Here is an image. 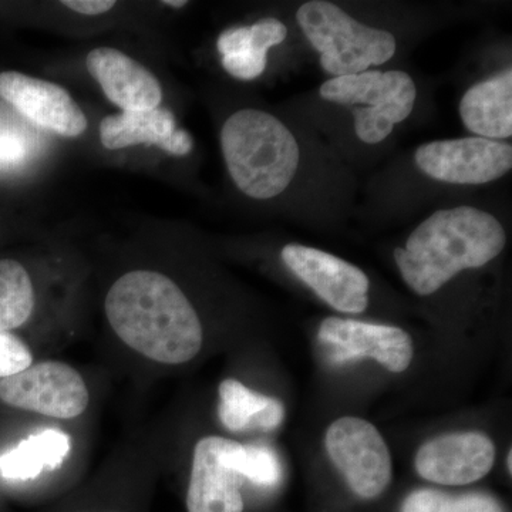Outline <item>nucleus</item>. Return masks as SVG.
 Segmentation results:
<instances>
[{
    "mask_svg": "<svg viewBox=\"0 0 512 512\" xmlns=\"http://www.w3.org/2000/svg\"><path fill=\"white\" fill-rule=\"evenodd\" d=\"M104 311L117 338L141 356L177 366L200 353L204 332L190 299L170 276L150 269L121 275Z\"/></svg>",
    "mask_w": 512,
    "mask_h": 512,
    "instance_id": "f257e3e1",
    "label": "nucleus"
},
{
    "mask_svg": "<svg viewBox=\"0 0 512 512\" xmlns=\"http://www.w3.org/2000/svg\"><path fill=\"white\" fill-rule=\"evenodd\" d=\"M507 235L493 215L473 207L434 212L406 245L394 249L404 282L420 296L433 295L464 269L480 268L503 252Z\"/></svg>",
    "mask_w": 512,
    "mask_h": 512,
    "instance_id": "f03ea898",
    "label": "nucleus"
},
{
    "mask_svg": "<svg viewBox=\"0 0 512 512\" xmlns=\"http://www.w3.org/2000/svg\"><path fill=\"white\" fill-rule=\"evenodd\" d=\"M221 148L232 181L255 200L282 194L301 160L291 130L272 114L256 109L239 110L225 121Z\"/></svg>",
    "mask_w": 512,
    "mask_h": 512,
    "instance_id": "7ed1b4c3",
    "label": "nucleus"
},
{
    "mask_svg": "<svg viewBox=\"0 0 512 512\" xmlns=\"http://www.w3.org/2000/svg\"><path fill=\"white\" fill-rule=\"evenodd\" d=\"M296 20L318 50L323 69L335 77L367 72L389 62L396 53L392 33L363 25L325 0L303 3Z\"/></svg>",
    "mask_w": 512,
    "mask_h": 512,
    "instance_id": "20e7f679",
    "label": "nucleus"
},
{
    "mask_svg": "<svg viewBox=\"0 0 512 512\" xmlns=\"http://www.w3.org/2000/svg\"><path fill=\"white\" fill-rule=\"evenodd\" d=\"M320 96L353 107L356 136L377 144L412 114L417 89L409 74L390 70L333 77L320 86Z\"/></svg>",
    "mask_w": 512,
    "mask_h": 512,
    "instance_id": "39448f33",
    "label": "nucleus"
},
{
    "mask_svg": "<svg viewBox=\"0 0 512 512\" xmlns=\"http://www.w3.org/2000/svg\"><path fill=\"white\" fill-rule=\"evenodd\" d=\"M0 400L15 409L70 420L86 412L90 393L74 367L46 360L0 380Z\"/></svg>",
    "mask_w": 512,
    "mask_h": 512,
    "instance_id": "423d86ee",
    "label": "nucleus"
},
{
    "mask_svg": "<svg viewBox=\"0 0 512 512\" xmlns=\"http://www.w3.org/2000/svg\"><path fill=\"white\" fill-rule=\"evenodd\" d=\"M326 450L353 491L375 498L392 480V457L379 431L359 417H342L326 433Z\"/></svg>",
    "mask_w": 512,
    "mask_h": 512,
    "instance_id": "0eeeda50",
    "label": "nucleus"
},
{
    "mask_svg": "<svg viewBox=\"0 0 512 512\" xmlns=\"http://www.w3.org/2000/svg\"><path fill=\"white\" fill-rule=\"evenodd\" d=\"M417 167L437 181L480 185L504 177L512 168V147L481 137L431 141L414 154Z\"/></svg>",
    "mask_w": 512,
    "mask_h": 512,
    "instance_id": "6e6552de",
    "label": "nucleus"
},
{
    "mask_svg": "<svg viewBox=\"0 0 512 512\" xmlns=\"http://www.w3.org/2000/svg\"><path fill=\"white\" fill-rule=\"evenodd\" d=\"M282 259L293 274L336 311H366L370 282L362 269L328 252L298 244L286 245Z\"/></svg>",
    "mask_w": 512,
    "mask_h": 512,
    "instance_id": "1a4fd4ad",
    "label": "nucleus"
},
{
    "mask_svg": "<svg viewBox=\"0 0 512 512\" xmlns=\"http://www.w3.org/2000/svg\"><path fill=\"white\" fill-rule=\"evenodd\" d=\"M0 97L43 130L67 138L82 136L87 130L86 114L59 84L19 72H3Z\"/></svg>",
    "mask_w": 512,
    "mask_h": 512,
    "instance_id": "9d476101",
    "label": "nucleus"
},
{
    "mask_svg": "<svg viewBox=\"0 0 512 512\" xmlns=\"http://www.w3.org/2000/svg\"><path fill=\"white\" fill-rule=\"evenodd\" d=\"M319 339L332 348V360L338 363L370 357L390 372L400 373L413 359L412 338L394 326L328 318L320 326Z\"/></svg>",
    "mask_w": 512,
    "mask_h": 512,
    "instance_id": "9b49d317",
    "label": "nucleus"
},
{
    "mask_svg": "<svg viewBox=\"0 0 512 512\" xmlns=\"http://www.w3.org/2000/svg\"><path fill=\"white\" fill-rule=\"evenodd\" d=\"M495 447L490 437L477 431L453 433L427 441L416 456L421 477L431 483H476L493 468Z\"/></svg>",
    "mask_w": 512,
    "mask_h": 512,
    "instance_id": "f8f14e48",
    "label": "nucleus"
},
{
    "mask_svg": "<svg viewBox=\"0 0 512 512\" xmlns=\"http://www.w3.org/2000/svg\"><path fill=\"white\" fill-rule=\"evenodd\" d=\"M86 66L104 96L123 111L153 110L163 101L156 76L143 64L113 47H97L86 57Z\"/></svg>",
    "mask_w": 512,
    "mask_h": 512,
    "instance_id": "ddd939ff",
    "label": "nucleus"
},
{
    "mask_svg": "<svg viewBox=\"0 0 512 512\" xmlns=\"http://www.w3.org/2000/svg\"><path fill=\"white\" fill-rule=\"evenodd\" d=\"M100 140L107 150H123L147 144L178 157L187 156L194 147L190 133L178 128L174 114L164 107L121 111L104 117L100 123Z\"/></svg>",
    "mask_w": 512,
    "mask_h": 512,
    "instance_id": "4468645a",
    "label": "nucleus"
},
{
    "mask_svg": "<svg viewBox=\"0 0 512 512\" xmlns=\"http://www.w3.org/2000/svg\"><path fill=\"white\" fill-rule=\"evenodd\" d=\"M222 437L198 441L192 457L188 512H242L239 476L222 461Z\"/></svg>",
    "mask_w": 512,
    "mask_h": 512,
    "instance_id": "2eb2a0df",
    "label": "nucleus"
},
{
    "mask_svg": "<svg viewBox=\"0 0 512 512\" xmlns=\"http://www.w3.org/2000/svg\"><path fill=\"white\" fill-rule=\"evenodd\" d=\"M460 117L468 131L487 140L512 136V70L507 69L468 89L460 101Z\"/></svg>",
    "mask_w": 512,
    "mask_h": 512,
    "instance_id": "dca6fc26",
    "label": "nucleus"
},
{
    "mask_svg": "<svg viewBox=\"0 0 512 512\" xmlns=\"http://www.w3.org/2000/svg\"><path fill=\"white\" fill-rule=\"evenodd\" d=\"M70 450L72 439L69 434L53 429L40 431L0 456V474L6 480H33L43 471L62 467Z\"/></svg>",
    "mask_w": 512,
    "mask_h": 512,
    "instance_id": "f3484780",
    "label": "nucleus"
},
{
    "mask_svg": "<svg viewBox=\"0 0 512 512\" xmlns=\"http://www.w3.org/2000/svg\"><path fill=\"white\" fill-rule=\"evenodd\" d=\"M221 423L231 431L274 430L285 416L284 404L274 397L252 392L235 379L220 384Z\"/></svg>",
    "mask_w": 512,
    "mask_h": 512,
    "instance_id": "a211bd4d",
    "label": "nucleus"
},
{
    "mask_svg": "<svg viewBox=\"0 0 512 512\" xmlns=\"http://www.w3.org/2000/svg\"><path fill=\"white\" fill-rule=\"evenodd\" d=\"M35 302V288L25 266L15 259H0V332L25 325Z\"/></svg>",
    "mask_w": 512,
    "mask_h": 512,
    "instance_id": "6ab92c4d",
    "label": "nucleus"
},
{
    "mask_svg": "<svg viewBox=\"0 0 512 512\" xmlns=\"http://www.w3.org/2000/svg\"><path fill=\"white\" fill-rule=\"evenodd\" d=\"M221 457L225 466L259 487H275L281 481V461L271 448L244 446L237 441L224 439Z\"/></svg>",
    "mask_w": 512,
    "mask_h": 512,
    "instance_id": "aec40b11",
    "label": "nucleus"
},
{
    "mask_svg": "<svg viewBox=\"0 0 512 512\" xmlns=\"http://www.w3.org/2000/svg\"><path fill=\"white\" fill-rule=\"evenodd\" d=\"M402 512H503L494 498L483 494L450 495L419 490L404 501Z\"/></svg>",
    "mask_w": 512,
    "mask_h": 512,
    "instance_id": "412c9836",
    "label": "nucleus"
},
{
    "mask_svg": "<svg viewBox=\"0 0 512 512\" xmlns=\"http://www.w3.org/2000/svg\"><path fill=\"white\" fill-rule=\"evenodd\" d=\"M32 147L25 131L0 123V173L22 167L28 161Z\"/></svg>",
    "mask_w": 512,
    "mask_h": 512,
    "instance_id": "4be33fe9",
    "label": "nucleus"
},
{
    "mask_svg": "<svg viewBox=\"0 0 512 512\" xmlns=\"http://www.w3.org/2000/svg\"><path fill=\"white\" fill-rule=\"evenodd\" d=\"M33 365L32 350L10 332H0V380L18 375Z\"/></svg>",
    "mask_w": 512,
    "mask_h": 512,
    "instance_id": "5701e85b",
    "label": "nucleus"
},
{
    "mask_svg": "<svg viewBox=\"0 0 512 512\" xmlns=\"http://www.w3.org/2000/svg\"><path fill=\"white\" fill-rule=\"evenodd\" d=\"M222 66L232 77L239 80H254L266 69V53L245 50L222 56Z\"/></svg>",
    "mask_w": 512,
    "mask_h": 512,
    "instance_id": "b1692460",
    "label": "nucleus"
},
{
    "mask_svg": "<svg viewBox=\"0 0 512 512\" xmlns=\"http://www.w3.org/2000/svg\"><path fill=\"white\" fill-rule=\"evenodd\" d=\"M249 32L256 49L264 53H268L271 47L281 45L288 35L284 23L275 18L258 20L255 25L249 26Z\"/></svg>",
    "mask_w": 512,
    "mask_h": 512,
    "instance_id": "393cba45",
    "label": "nucleus"
},
{
    "mask_svg": "<svg viewBox=\"0 0 512 512\" xmlns=\"http://www.w3.org/2000/svg\"><path fill=\"white\" fill-rule=\"evenodd\" d=\"M63 6L86 16H99L116 6L114 0H63Z\"/></svg>",
    "mask_w": 512,
    "mask_h": 512,
    "instance_id": "a878e982",
    "label": "nucleus"
},
{
    "mask_svg": "<svg viewBox=\"0 0 512 512\" xmlns=\"http://www.w3.org/2000/svg\"><path fill=\"white\" fill-rule=\"evenodd\" d=\"M163 5L170 6L173 9H181L187 6L188 2H185V0H164Z\"/></svg>",
    "mask_w": 512,
    "mask_h": 512,
    "instance_id": "bb28decb",
    "label": "nucleus"
},
{
    "mask_svg": "<svg viewBox=\"0 0 512 512\" xmlns=\"http://www.w3.org/2000/svg\"><path fill=\"white\" fill-rule=\"evenodd\" d=\"M507 463H508V470H512V451H510V453H508V458H507Z\"/></svg>",
    "mask_w": 512,
    "mask_h": 512,
    "instance_id": "cd10ccee",
    "label": "nucleus"
}]
</instances>
